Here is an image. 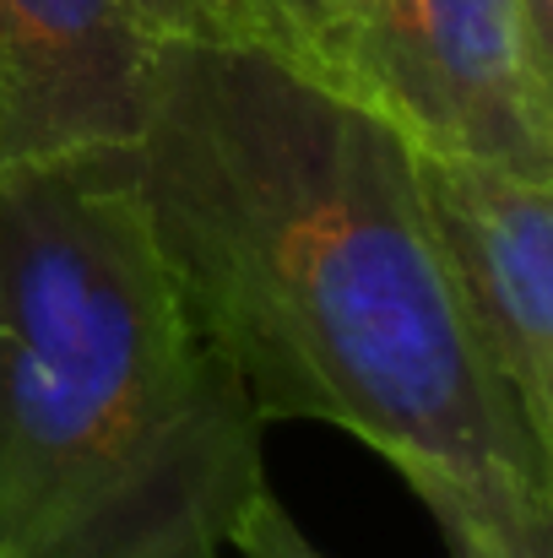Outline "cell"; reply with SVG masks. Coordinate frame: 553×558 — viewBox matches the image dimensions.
<instances>
[{
  "mask_svg": "<svg viewBox=\"0 0 553 558\" xmlns=\"http://www.w3.org/2000/svg\"><path fill=\"white\" fill-rule=\"evenodd\" d=\"M131 174L261 423H332L434 526L553 558V450L478 353L385 114L272 44H158Z\"/></svg>",
  "mask_w": 553,
  "mask_h": 558,
  "instance_id": "cell-1",
  "label": "cell"
},
{
  "mask_svg": "<svg viewBox=\"0 0 553 558\" xmlns=\"http://www.w3.org/2000/svg\"><path fill=\"white\" fill-rule=\"evenodd\" d=\"M261 428L131 147L0 174V558H223Z\"/></svg>",
  "mask_w": 553,
  "mask_h": 558,
  "instance_id": "cell-2",
  "label": "cell"
},
{
  "mask_svg": "<svg viewBox=\"0 0 553 558\" xmlns=\"http://www.w3.org/2000/svg\"><path fill=\"white\" fill-rule=\"evenodd\" d=\"M342 93L418 153L553 180V54L521 0H359Z\"/></svg>",
  "mask_w": 553,
  "mask_h": 558,
  "instance_id": "cell-3",
  "label": "cell"
},
{
  "mask_svg": "<svg viewBox=\"0 0 553 558\" xmlns=\"http://www.w3.org/2000/svg\"><path fill=\"white\" fill-rule=\"evenodd\" d=\"M418 190L478 353L553 450V180L418 153Z\"/></svg>",
  "mask_w": 553,
  "mask_h": 558,
  "instance_id": "cell-4",
  "label": "cell"
},
{
  "mask_svg": "<svg viewBox=\"0 0 553 558\" xmlns=\"http://www.w3.org/2000/svg\"><path fill=\"white\" fill-rule=\"evenodd\" d=\"M153 54L125 0H0V174L131 147Z\"/></svg>",
  "mask_w": 553,
  "mask_h": 558,
  "instance_id": "cell-5",
  "label": "cell"
},
{
  "mask_svg": "<svg viewBox=\"0 0 553 558\" xmlns=\"http://www.w3.org/2000/svg\"><path fill=\"white\" fill-rule=\"evenodd\" d=\"M250 11L272 49H282L288 60L342 87L359 0H250Z\"/></svg>",
  "mask_w": 553,
  "mask_h": 558,
  "instance_id": "cell-6",
  "label": "cell"
},
{
  "mask_svg": "<svg viewBox=\"0 0 553 558\" xmlns=\"http://www.w3.org/2000/svg\"><path fill=\"white\" fill-rule=\"evenodd\" d=\"M440 537H445L450 558H532V554H516V548L494 543V537H483V532H472V526H440ZM228 554H239V558H326L299 532V521L277 505L272 488H261V494L244 505V515L233 521Z\"/></svg>",
  "mask_w": 553,
  "mask_h": 558,
  "instance_id": "cell-7",
  "label": "cell"
},
{
  "mask_svg": "<svg viewBox=\"0 0 553 558\" xmlns=\"http://www.w3.org/2000/svg\"><path fill=\"white\" fill-rule=\"evenodd\" d=\"M158 44H266L250 0H125Z\"/></svg>",
  "mask_w": 553,
  "mask_h": 558,
  "instance_id": "cell-8",
  "label": "cell"
},
{
  "mask_svg": "<svg viewBox=\"0 0 553 558\" xmlns=\"http://www.w3.org/2000/svg\"><path fill=\"white\" fill-rule=\"evenodd\" d=\"M521 16H527L532 38H538V44L553 54V0H521Z\"/></svg>",
  "mask_w": 553,
  "mask_h": 558,
  "instance_id": "cell-9",
  "label": "cell"
}]
</instances>
